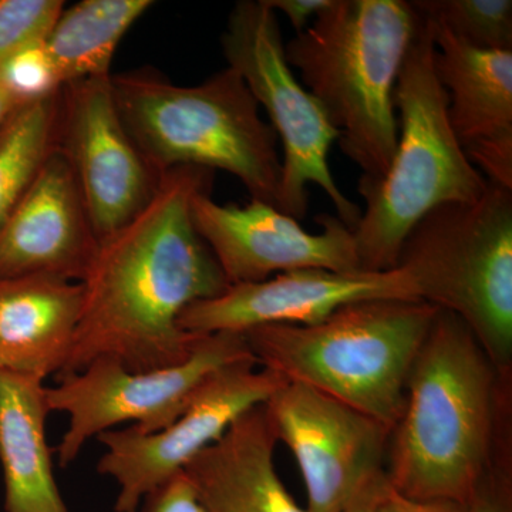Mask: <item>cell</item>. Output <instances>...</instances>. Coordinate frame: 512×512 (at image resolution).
Listing matches in <instances>:
<instances>
[{"label":"cell","instance_id":"obj_1","mask_svg":"<svg viewBox=\"0 0 512 512\" xmlns=\"http://www.w3.org/2000/svg\"><path fill=\"white\" fill-rule=\"evenodd\" d=\"M214 174L198 167L165 171L147 207L100 241L82 282V313L60 375L100 357L134 372L188 359L198 336L178 326L181 313L229 286L192 220V201L211 192Z\"/></svg>","mask_w":512,"mask_h":512},{"label":"cell","instance_id":"obj_2","mask_svg":"<svg viewBox=\"0 0 512 512\" xmlns=\"http://www.w3.org/2000/svg\"><path fill=\"white\" fill-rule=\"evenodd\" d=\"M511 389L512 377L495 369L466 323L439 309L390 433V487L414 501L467 504L497 458L512 451Z\"/></svg>","mask_w":512,"mask_h":512},{"label":"cell","instance_id":"obj_3","mask_svg":"<svg viewBox=\"0 0 512 512\" xmlns=\"http://www.w3.org/2000/svg\"><path fill=\"white\" fill-rule=\"evenodd\" d=\"M419 25L407 0H333L285 43L289 66L363 178H382L392 163L399 136L394 90Z\"/></svg>","mask_w":512,"mask_h":512},{"label":"cell","instance_id":"obj_4","mask_svg":"<svg viewBox=\"0 0 512 512\" xmlns=\"http://www.w3.org/2000/svg\"><path fill=\"white\" fill-rule=\"evenodd\" d=\"M111 87L127 133L157 174L177 167L227 171L252 200L276 208L279 138L235 70L180 86L147 67L111 74Z\"/></svg>","mask_w":512,"mask_h":512},{"label":"cell","instance_id":"obj_5","mask_svg":"<svg viewBox=\"0 0 512 512\" xmlns=\"http://www.w3.org/2000/svg\"><path fill=\"white\" fill-rule=\"evenodd\" d=\"M439 308L421 299H366L312 325L241 333L256 363L392 431L402 416L414 359Z\"/></svg>","mask_w":512,"mask_h":512},{"label":"cell","instance_id":"obj_6","mask_svg":"<svg viewBox=\"0 0 512 512\" xmlns=\"http://www.w3.org/2000/svg\"><path fill=\"white\" fill-rule=\"evenodd\" d=\"M394 107L399 136L389 170L357 183L365 201L353 231L360 271L396 268L404 239L424 215L440 205L476 201L488 187L451 128L447 93L434 69L433 25L421 15Z\"/></svg>","mask_w":512,"mask_h":512},{"label":"cell","instance_id":"obj_7","mask_svg":"<svg viewBox=\"0 0 512 512\" xmlns=\"http://www.w3.org/2000/svg\"><path fill=\"white\" fill-rule=\"evenodd\" d=\"M397 266L421 301L463 320L512 377V190L488 183L476 201L434 208L404 239Z\"/></svg>","mask_w":512,"mask_h":512},{"label":"cell","instance_id":"obj_8","mask_svg":"<svg viewBox=\"0 0 512 512\" xmlns=\"http://www.w3.org/2000/svg\"><path fill=\"white\" fill-rule=\"evenodd\" d=\"M221 47L227 67L242 77L282 144L276 208L302 220L308 214L309 184H315L332 202L336 217L355 231L362 210L340 191L329 167V151L339 140L338 130L293 74L278 15L264 0L235 3L221 35Z\"/></svg>","mask_w":512,"mask_h":512},{"label":"cell","instance_id":"obj_9","mask_svg":"<svg viewBox=\"0 0 512 512\" xmlns=\"http://www.w3.org/2000/svg\"><path fill=\"white\" fill-rule=\"evenodd\" d=\"M248 357L254 356L244 336L224 332L198 336L188 359L164 369L134 372L100 357L80 372L56 376V386L46 387L47 404L69 417L55 448L60 467L72 466L87 441L123 424L144 434L167 429L211 373Z\"/></svg>","mask_w":512,"mask_h":512},{"label":"cell","instance_id":"obj_10","mask_svg":"<svg viewBox=\"0 0 512 512\" xmlns=\"http://www.w3.org/2000/svg\"><path fill=\"white\" fill-rule=\"evenodd\" d=\"M285 383L284 377L248 357L211 373L167 429L144 434L128 426L101 433L97 440L104 454L97 470L119 484L114 511L140 512L151 491L183 473L239 417L268 402Z\"/></svg>","mask_w":512,"mask_h":512},{"label":"cell","instance_id":"obj_11","mask_svg":"<svg viewBox=\"0 0 512 512\" xmlns=\"http://www.w3.org/2000/svg\"><path fill=\"white\" fill-rule=\"evenodd\" d=\"M56 148L72 167L100 241L136 218L157 192L161 175L127 133L111 74L64 84Z\"/></svg>","mask_w":512,"mask_h":512},{"label":"cell","instance_id":"obj_12","mask_svg":"<svg viewBox=\"0 0 512 512\" xmlns=\"http://www.w3.org/2000/svg\"><path fill=\"white\" fill-rule=\"evenodd\" d=\"M276 440L292 451L308 512H343L370 474L384 470L390 431L326 394L286 382L264 404Z\"/></svg>","mask_w":512,"mask_h":512},{"label":"cell","instance_id":"obj_13","mask_svg":"<svg viewBox=\"0 0 512 512\" xmlns=\"http://www.w3.org/2000/svg\"><path fill=\"white\" fill-rule=\"evenodd\" d=\"M192 220L229 285L261 282L295 269L360 271L355 235L336 215L320 214L319 234L266 202L218 204L211 192L192 201Z\"/></svg>","mask_w":512,"mask_h":512},{"label":"cell","instance_id":"obj_14","mask_svg":"<svg viewBox=\"0 0 512 512\" xmlns=\"http://www.w3.org/2000/svg\"><path fill=\"white\" fill-rule=\"evenodd\" d=\"M366 299H420L406 269L335 272L306 268L261 282L229 285L212 299L192 303L178 326L194 336L244 333L266 325H312L342 306Z\"/></svg>","mask_w":512,"mask_h":512},{"label":"cell","instance_id":"obj_15","mask_svg":"<svg viewBox=\"0 0 512 512\" xmlns=\"http://www.w3.org/2000/svg\"><path fill=\"white\" fill-rule=\"evenodd\" d=\"M99 247L72 167L55 146L0 227V279L46 276L82 284Z\"/></svg>","mask_w":512,"mask_h":512},{"label":"cell","instance_id":"obj_16","mask_svg":"<svg viewBox=\"0 0 512 512\" xmlns=\"http://www.w3.org/2000/svg\"><path fill=\"white\" fill-rule=\"evenodd\" d=\"M431 25L434 69L458 143L487 183L512 190V50L478 49Z\"/></svg>","mask_w":512,"mask_h":512},{"label":"cell","instance_id":"obj_17","mask_svg":"<svg viewBox=\"0 0 512 512\" xmlns=\"http://www.w3.org/2000/svg\"><path fill=\"white\" fill-rule=\"evenodd\" d=\"M276 436L264 404L239 417L185 467L207 512H308L276 473Z\"/></svg>","mask_w":512,"mask_h":512},{"label":"cell","instance_id":"obj_18","mask_svg":"<svg viewBox=\"0 0 512 512\" xmlns=\"http://www.w3.org/2000/svg\"><path fill=\"white\" fill-rule=\"evenodd\" d=\"M82 305L79 282L0 279V372L43 380L59 376L72 352Z\"/></svg>","mask_w":512,"mask_h":512},{"label":"cell","instance_id":"obj_19","mask_svg":"<svg viewBox=\"0 0 512 512\" xmlns=\"http://www.w3.org/2000/svg\"><path fill=\"white\" fill-rule=\"evenodd\" d=\"M45 380L0 372V466L6 512H69L46 439Z\"/></svg>","mask_w":512,"mask_h":512},{"label":"cell","instance_id":"obj_20","mask_svg":"<svg viewBox=\"0 0 512 512\" xmlns=\"http://www.w3.org/2000/svg\"><path fill=\"white\" fill-rule=\"evenodd\" d=\"M153 6L151 0H82L64 8L45 40L63 86L110 76L121 40Z\"/></svg>","mask_w":512,"mask_h":512},{"label":"cell","instance_id":"obj_21","mask_svg":"<svg viewBox=\"0 0 512 512\" xmlns=\"http://www.w3.org/2000/svg\"><path fill=\"white\" fill-rule=\"evenodd\" d=\"M59 94L19 104L0 126V227L56 146Z\"/></svg>","mask_w":512,"mask_h":512},{"label":"cell","instance_id":"obj_22","mask_svg":"<svg viewBox=\"0 0 512 512\" xmlns=\"http://www.w3.org/2000/svg\"><path fill=\"white\" fill-rule=\"evenodd\" d=\"M412 5L467 45L512 50L511 0H416Z\"/></svg>","mask_w":512,"mask_h":512},{"label":"cell","instance_id":"obj_23","mask_svg":"<svg viewBox=\"0 0 512 512\" xmlns=\"http://www.w3.org/2000/svg\"><path fill=\"white\" fill-rule=\"evenodd\" d=\"M64 5L62 0H0V69L16 53L45 42Z\"/></svg>","mask_w":512,"mask_h":512},{"label":"cell","instance_id":"obj_24","mask_svg":"<svg viewBox=\"0 0 512 512\" xmlns=\"http://www.w3.org/2000/svg\"><path fill=\"white\" fill-rule=\"evenodd\" d=\"M0 86L16 103L25 104L59 93L63 84L43 42L26 47L3 64Z\"/></svg>","mask_w":512,"mask_h":512},{"label":"cell","instance_id":"obj_25","mask_svg":"<svg viewBox=\"0 0 512 512\" xmlns=\"http://www.w3.org/2000/svg\"><path fill=\"white\" fill-rule=\"evenodd\" d=\"M466 507L467 512H512V451L497 458Z\"/></svg>","mask_w":512,"mask_h":512},{"label":"cell","instance_id":"obj_26","mask_svg":"<svg viewBox=\"0 0 512 512\" xmlns=\"http://www.w3.org/2000/svg\"><path fill=\"white\" fill-rule=\"evenodd\" d=\"M141 512H207L185 473L177 474L144 498Z\"/></svg>","mask_w":512,"mask_h":512},{"label":"cell","instance_id":"obj_27","mask_svg":"<svg viewBox=\"0 0 512 512\" xmlns=\"http://www.w3.org/2000/svg\"><path fill=\"white\" fill-rule=\"evenodd\" d=\"M275 13H284L296 35L308 29V23L332 6L333 0H264Z\"/></svg>","mask_w":512,"mask_h":512},{"label":"cell","instance_id":"obj_28","mask_svg":"<svg viewBox=\"0 0 512 512\" xmlns=\"http://www.w3.org/2000/svg\"><path fill=\"white\" fill-rule=\"evenodd\" d=\"M376 512H467L466 504L447 501H414L403 497L387 483Z\"/></svg>","mask_w":512,"mask_h":512},{"label":"cell","instance_id":"obj_29","mask_svg":"<svg viewBox=\"0 0 512 512\" xmlns=\"http://www.w3.org/2000/svg\"><path fill=\"white\" fill-rule=\"evenodd\" d=\"M387 478L384 470L376 471L360 484L348 507L343 512H376L377 504L386 490Z\"/></svg>","mask_w":512,"mask_h":512},{"label":"cell","instance_id":"obj_30","mask_svg":"<svg viewBox=\"0 0 512 512\" xmlns=\"http://www.w3.org/2000/svg\"><path fill=\"white\" fill-rule=\"evenodd\" d=\"M19 106L16 100L2 86H0V126L3 121L9 116L10 111Z\"/></svg>","mask_w":512,"mask_h":512}]
</instances>
